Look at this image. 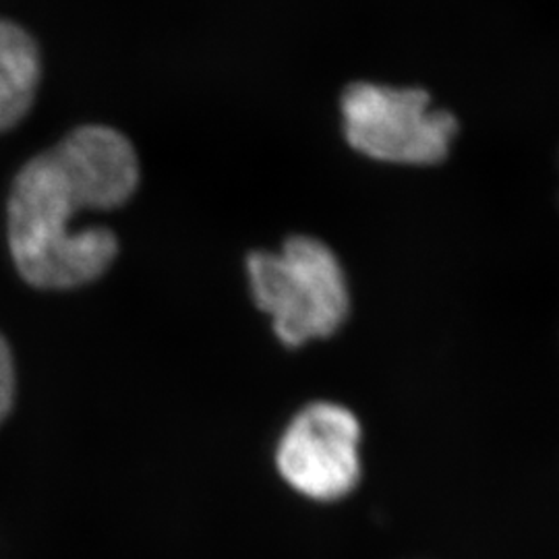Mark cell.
I'll list each match as a JSON object with an SVG mask.
<instances>
[{
    "mask_svg": "<svg viewBox=\"0 0 559 559\" xmlns=\"http://www.w3.org/2000/svg\"><path fill=\"white\" fill-rule=\"evenodd\" d=\"M140 185L138 154L122 133L90 124L21 168L7 216L9 249L25 282L46 290L78 288L100 278L119 253L106 226L78 228L87 212H108Z\"/></svg>",
    "mask_w": 559,
    "mask_h": 559,
    "instance_id": "cell-1",
    "label": "cell"
},
{
    "mask_svg": "<svg viewBox=\"0 0 559 559\" xmlns=\"http://www.w3.org/2000/svg\"><path fill=\"white\" fill-rule=\"evenodd\" d=\"M251 293L286 346L328 338L348 318L350 293L334 251L313 237H290L280 251L247 258Z\"/></svg>",
    "mask_w": 559,
    "mask_h": 559,
    "instance_id": "cell-2",
    "label": "cell"
},
{
    "mask_svg": "<svg viewBox=\"0 0 559 559\" xmlns=\"http://www.w3.org/2000/svg\"><path fill=\"white\" fill-rule=\"evenodd\" d=\"M344 135L369 158L406 166H433L450 156L459 120L419 87L353 83L342 94Z\"/></svg>",
    "mask_w": 559,
    "mask_h": 559,
    "instance_id": "cell-3",
    "label": "cell"
},
{
    "mask_svg": "<svg viewBox=\"0 0 559 559\" xmlns=\"http://www.w3.org/2000/svg\"><path fill=\"white\" fill-rule=\"evenodd\" d=\"M359 419L336 402L305 406L276 448V466L300 496L316 501L346 498L360 479Z\"/></svg>",
    "mask_w": 559,
    "mask_h": 559,
    "instance_id": "cell-4",
    "label": "cell"
},
{
    "mask_svg": "<svg viewBox=\"0 0 559 559\" xmlns=\"http://www.w3.org/2000/svg\"><path fill=\"white\" fill-rule=\"evenodd\" d=\"M40 83V52L13 21L0 20V131L15 127L32 108Z\"/></svg>",
    "mask_w": 559,
    "mask_h": 559,
    "instance_id": "cell-5",
    "label": "cell"
},
{
    "mask_svg": "<svg viewBox=\"0 0 559 559\" xmlns=\"http://www.w3.org/2000/svg\"><path fill=\"white\" fill-rule=\"evenodd\" d=\"M15 360L9 342L0 334V423L9 415L15 402Z\"/></svg>",
    "mask_w": 559,
    "mask_h": 559,
    "instance_id": "cell-6",
    "label": "cell"
}]
</instances>
